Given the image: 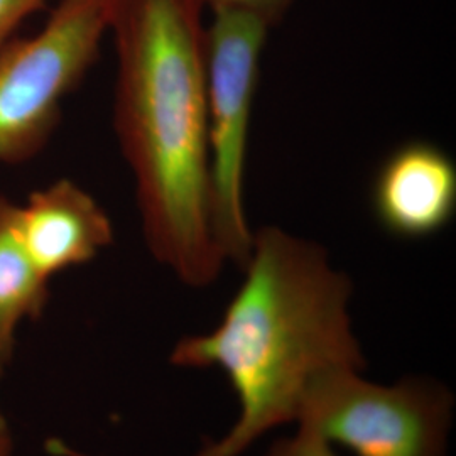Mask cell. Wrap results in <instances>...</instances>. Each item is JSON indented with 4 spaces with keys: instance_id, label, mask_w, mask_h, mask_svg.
I'll use <instances>...</instances> for the list:
<instances>
[{
    "instance_id": "7",
    "label": "cell",
    "mask_w": 456,
    "mask_h": 456,
    "mask_svg": "<svg viewBox=\"0 0 456 456\" xmlns=\"http://www.w3.org/2000/svg\"><path fill=\"white\" fill-rule=\"evenodd\" d=\"M375 216L399 239H428L456 212V166L446 151L428 141L397 147L382 163L372 188Z\"/></svg>"
},
{
    "instance_id": "4",
    "label": "cell",
    "mask_w": 456,
    "mask_h": 456,
    "mask_svg": "<svg viewBox=\"0 0 456 456\" xmlns=\"http://www.w3.org/2000/svg\"><path fill=\"white\" fill-rule=\"evenodd\" d=\"M271 26L240 11H212L207 24V107L213 230L225 261L244 269L254 230L245 173L261 56Z\"/></svg>"
},
{
    "instance_id": "10",
    "label": "cell",
    "mask_w": 456,
    "mask_h": 456,
    "mask_svg": "<svg viewBox=\"0 0 456 456\" xmlns=\"http://www.w3.org/2000/svg\"><path fill=\"white\" fill-rule=\"evenodd\" d=\"M265 456H337V453L322 436L299 428L293 438L277 440Z\"/></svg>"
},
{
    "instance_id": "8",
    "label": "cell",
    "mask_w": 456,
    "mask_h": 456,
    "mask_svg": "<svg viewBox=\"0 0 456 456\" xmlns=\"http://www.w3.org/2000/svg\"><path fill=\"white\" fill-rule=\"evenodd\" d=\"M48 282L12 230L0 220V377L12 359L19 323L43 314L48 303Z\"/></svg>"
},
{
    "instance_id": "1",
    "label": "cell",
    "mask_w": 456,
    "mask_h": 456,
    "mask_svg": "<svg viewBox=\"0 0 456 456\" xmlns=\"http://www.w3.org/2000/svg\"><path fill=\"white\" fill-rule=\"evenodd\" d=\"M205 12L203 0H107L115 134L144 239L191 288L212 284L227 264L213 230Z\"/></svg>"
},
{
    "instance_id": "9",
    "label": "cell",
    "mask_w": 456,
    "mask_h": 456,
    "mask_svg": "<svg viewBox=\"0 0 456 456\" xmlns=\"http://www.w3.org/2000/svg\"><path fill=\"white\" fill-rule=\"evenodd\" d=\"M207 11H240L265 20L271 28L281 22L296 0H203Z\"/></svg>"
},
{
    "instance_id": "2",
    "label": "cell",
    "mask_w": 456,
    "mask_h": 456,
    "mask_svg": "<svg viewBox=\"0 0 456 456\" xmlns=\"http://www.w3.org/2000/svg\"><path fill=\"white\" fill-rule=\"evenodd\" d=\"M245 279L222 322L181 338L171 363L216 367L240 404L224 438L196 456H240L267 431L299 418L313 382L335 369L365 370L352 330V282L325 247L267 225L254 232ZM66 456H86L68 448Z\"/></svg>"
},
{
    "instance_id": "11",
    "label": "cell",
    "mask_w": 456,
    "mask_h": 456,
    "mask_svg": "<svg viewBox=\"0 0 456 456\" xmlns=\"http://www.w3.org/2000/svg\"><path fill=\"white\" fill-rule=\"evenodd\" d=\"M48 0H0V46L12 39L19 26L46 5Z\"/></svg>"
},
{
    "instance_id": "5",
    "label": "cell",
    "mask_w": 456,
    "mask_h": 456,
    "mask_svg": "<svg viewBox=\"0 0 456 456\" xmlns=\"http://www.w3.org/2000/svg\"><path fill=\"white\" fill-rule=\"evenodd\" d=\"M452 412V392L433 379L379 386L335 369L313 382L296 423L355 456H446Z\"/></svg>"
},
{
    "instance_id": "6",
    "label": "cell",
    "mask_w": 456,
    "mask_h": 456,
    "mask_svg": "<svg viewBox=\"0 0 456 456\" xmlns=\"http://www.w3.org/2000/svg\"><path fill=\"white\" fill-rule=\"evenodd\" d=\"M0 220L46 279L94 261L114 240L107 212L71 180L34 191L26 205L0 196Z\"/></svg>"
},
{
    "instance_id": "12",
    "label": "cell",
    "mask_w": 456,
    "mask_h": 456,
    "mask_svg": "<svg viewBox=\"0 0 456 456\" xmlns=\"http://www.w3.org/2000/svg\"><path fill=\"white\" fill-rule=\"evenodd\" d=\"M12 452V440L5 419L0 416V456H11Z\"/></svg>"
},
{
    "instance_id": "3",
    "label": "cell",
    "mask_w": 456,
    "mask_h": 456,
    "mask_svg": "<svg viewBox=\"0 0 456 456\" xmlns=\"http://www.w3.org/2000/svg\"><path fill=\"white\" fill-rule=\"evenodd\" d=\"M105 33L107 0H60L39 33L0 46V163H26L48 144Z\"/></svg>"
}]
</instances>
